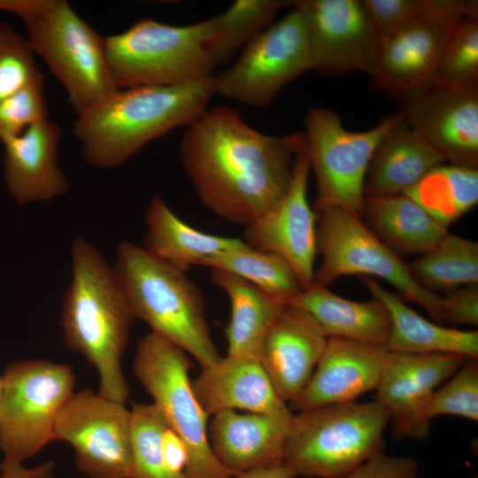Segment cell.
<instances>
[{
  "label": "cell",
  "mask_w": 478,
  "mask_h": 478,
  "mask_svg": "<svg viewBox=\"0 0 478 478\" xmlns=\"http://www.w3.org/2000/svg\"><path fill=\"white\" fill-rule=\"evenodd\" d=\"M212 76L183 85L116 90L77 117L73 134L84 158L97 167H116L151 141L189 127L215 95Z\"/></svg>",
  "instance_id": "obj_2"
},
{
  "label": "cell",
  "mask_w": 478,
  "mask_h": 478,
  "mask_svg": "<svg viewBox=\"0 0 478 478\" xmlns=\"http://www.w3.org/2000/svg\"><path fill=\"white\" fill-rule=\"evenodd\" d=\"M1 390H2V376H0V395H1Z\"/></svg>",
  "instance_id": "obj_44"
},
{
  "label": "cell",
  "mask_w": 478,
  "mask_h": 478,
  "mask_svg": "<svg viewBox=\"0 0 478 478\" xmlns=\"http://www.w3.org/2000/svg\"><path fill=\"white\" fill-rule=\"evenodd\" d=\"M133 319L115 269L91 244L76 239L62 307L66 344L96 368L98 393L120 404L128 397L121 358Z\"/></svg>",
  "instance_id": "obj_3"
},
{
  "label": "cell",
  "mask_w": 478,
  "mask_h": 478,
  "mask_svg": "<svg viewBox=\"0 0 478 478\" xmlns=\"http://www.w3.org/2000/svg\"><path fill=\"white\" fill-rule=\"evenodd\" d=\"M476 478V477H475Z\"/></svg>",
  "instance_id": "obj_45"
},
{
  "label": "cell",
  "mask_w": 478,
  "mask_h": 478,
  "mask_svg": "<svg viewBox=\"0 0 478 478\" xmlns=\"http://www.w3.org/2000/svg\"><path fill=\"white\" fill-rule=\"evenodd\" d=\"M445 162L436 150L409 127L403 117L374 150L366 175L365 197L403 194Z\"/></svg>",
  "instance_id": "obj_24"
},
{
  "label": "cell",
  "mask_w": 478,
  "mask_h": 478,
  "mask_svg": "<svg viewBox=\"0 0 478 478\" xmlns=\"http://www.w3.org/2000/svg\"><path fill=\"white\" fill-rule=\"evenodd\" d=\"M310 69L305 24L293 8L249 42L230 67L212 76L214 92L263 108L285 85Z\"/></svg>",
  "instance_id": "obj_12"
},
{
  "label": "cell",
  "mask_w": 478,
  "mask_h": 478,
  "mask_svg": "<svg viewBox=\"0 0 478 478\" xmlns=\"http://www.w3.org/2000/svg\"><path fill=\"white\" fill-rule=\"evenodd\" d=\"M403 112L383 119L365 131L346 129L340 117L324 107H312L305 116L304 153L317 185L314 210L338 206L362 216L364 185L374 150Z\"/></svg>",
  "instance_id": "obj_11"
},
{
  "label": "cell",
  "mask_w": 478,
  "mask_h": 478,
  "mask_svg": "<svg viewBox=\"0 0 478 478\" xmlns=\"http://www.w3.org/2000/svg\"><path fill=\"white\" fill-rule=\"evenodd\" d=\"M131 413L132 478H186L168 468L164 437L168 425L154 404H134Z\"/></svg>",
  "instance_id": "obj_35"
},
{
  "label": "cell",
  "mask_w": 478,
  "mask_h": 478,
  "mask_svg": "<svg viewBox=\"0 0 478 478\" xmlns=\"http://www.w3.org/2000/svg\"><path fill=\"white\" fill-rule=\"evenodd\" d=\"M363 217L368 228L399 257L422 255L448 233V227L405 194L366 196Z\"/></svg>",
  "instance_id": "obj_28"
},
{
  "label": "cell",
  "mask_w": 478,
  "mask_h": 478,
  "mask_svg": "<svg viewBox=\"0 0 478 478\" xmlns=\"http://www.w3.org/2000/svg\"><path fill=\"white\" fill-rule=\"evenodd\" d=\"M48 119L43 75H37L0 100V142L18 136Z\"/></svg>",
  "instance_id": "obj_38"
},
{
  "label": "cell",
  "mask_w": 478,
  "mask_h": 478,
  "mask_svg": "<svg viewBox=\"0 0 478 478\" xmlns=\"http://www.w3.org/2000/svg\"><path fill=\"white\" fill-rule=\"evenodd\" d=\"M373 297L386 307L390 333L386 348L405 353H446L468 358L478 357V332L445 328L428 320L410 308L403 298L371 277H361Z\"/></svg>",
  "instance_id": "obj_25"
},
{
  "label": "cell",
  "mask_w": 478,
  "mask_h": 478,
  "mask_svg": "<svg viewBox=\"0 0 478 478\" xmlns=\"http://www.w3.org/2000/svg\"><path fill=\"white\" fill-rule=\"evenodd\" d=\"M209 19L171 25L143 18L104 37L112 79L119 89L183 85L212 77L216 66L206 50Z\"/></svg>",
  "instance_id": "obj_7"
},
{
  "label": "cell",
  "mask_w": 478,
  "mask_h": 478,
  "mask_svg": "<svg viewBox=\"0 0 478 478\" xmlns=\"http://www.w3.org/2000/svg\"><path fill=\"white\" fill-rule=\"evenodd\" d=\"M145 249L167 265L187 272L214 256L247 245L237 238L198 230L183 221L160 196L151 197L146 211Z\"/></svg>",
  "instance_id": "obj_26"
},
{
  "label": "cell",
  "mask_w": 478,
  "mask_h": 478,
  "mask_svg": "<svg viewBox=\"0 0 478 478\" xmlns=\"http://www.w3.org/2000/svg\"><path fill=\"white\" fill-rule=\"evenodd\" d=\"M466 358L456 354L389 351L374 389L375 400L388 411L397 436L427 437L430 422L423 418V407L431 394L451 377Z\"/></svg>",
  "instance_id": "obj_17"
},
{
  "label": "cell",
  "mask_w": 478,
  "mask_h": 478,
  "mask_svg": "<svg viewBox=\"0 0 478 478\" xmlns=\"http://www.w3.org/2000/svg\"><path fill=\"white\" fill-rule=\"evenodd\" d=\"M406 98L409 127L450 164L478 167V83L431 86Z\"/></svg>",
  "instance_id": "obj_16"
},
{
  "label": "cell",
  "mask_w": 478,
  "mask_h": 478,
  "mask_svg": "<svg viewBox=\"0 0 478 478\" xmlns=\"http://www.w3.org/2000/svg\"><path fill=\"white\" fill-rule=\"evenodd\" d=\"M211 448L217 459L236 475L257 467L283 464L292 412L239 413L225 410L212 415Z\"/></svg>",
  "instance_id": "obj_21"
},
{
  "label": "cell",
  "mask_w": 478,
  "mask_h": 478,
  "mask_svg": "<svg viewBox=\"0 0 478 478\" xmlns=\"http://www.w3.org/2000/svg\"><path fill=\"white\" fill-rule=\"evenodd\" d=\"M211 279L230 303V320L225 328L227 355L258 357L267 330L286 305L231 273L211 269Z\"/></svg>",
  "instance_id": "obj_29"
},
{
  "label": "cell",
  "mask_w": 478,
  "mask_h": 478,
  "mask_svg": "<svg viewBox=\"0 0 478 478\" xmlns=\"http://www.w3.org/2000/svg\"><path fill=\"white\" fill-rule=\"evenodd\" d=\"M202 266L231 273L284 305H289L303 289L287 261L248 244L214 256Z\"/></svg>",
  "instance_id": "obj_33"
},
{
  "label": "cell",
  "mask_w": 478,
  "mask_h": 478,
  "mask_svg": "<svg viewBox=\"0 0 478 478\" xmlns=\"http://www.w3.org/2000/svg\"><path fill=\"white\" fill-rule=\"evenodd\" d=\"M407 265L415 281L431 292L476 285L478 243L448 232L430 251Z\"/></svg>",
  "instance_id": "obj_32"
},
{
  "label": "cell",
  "mask_w": 478,
  "mask_h": 478,
  "mask_svg": "<svg viewBox=\"0 0 478 478\" xmlns=\"http://www.w3.org/2000/svg\"><path fill=\"white\" fill-rule=\"evenodd\" d=\"M289 305L306 311L327 337L386 347L390 333L389 314L374 297L366 302L353 301L313 282L302 289Z\"/></svg>",
  "instance_id": "obj_27"
},
{
  "label": "cell",
  "mask_w": 478,
  "mask_h": 478,
  "mask_svg": "<svg viewBox=\"0 0 478 478\" xmlns=\"http://www.w3.org/2000/svg\"><path fill=\"white\" fill-rule=\"evenodd\" d=\"M442 297L443 322L468 326L478 324V284L446 291Z\"/></svg>",
  "instance_id": "obj_41"
},
{
  "label": "cell",
  "mask_w": 478,
  "mask_h": 478,
  "mask_svg": "<svg viewBox=\"0 0 478 478\" xmlns=\"http://www.w3.org/2000/svg\"><path fill=\"white\" fill-rule=\"evenodd\" d=\"M114 269L134 318L189 353L202 368L221 359L206 320L203 294L185 272L129 242L120 244Z\"/></svg>",
  "instance_id": "obj_4"
},
{
  "label": "cell",
  "mask_w": 478,
  "mask_h": 478,
  "mask_svg": "<svg viewBox=\"0 0 478 478\" xmlns=\"http://www.w3.org/2000/svg\"><path fill=\"white\" fill-rule=\"evenodd\" d=\"M389 350L382 345L328 337L324 351L306 386L291 403L294 409H309L356 401L375 389Z\"/></svg>",
  "instance_id": "obj_18"
},
{
  "label": "cell",
  "mask_w": 478,
  "mask_h": 478,
  "mask_svg": "<svg viewBox=\"0 0 478 478\" xmlns=\"http://www.w3.org/2000/svg\"><path fill=\"white\" fill-rule=\"evenodd\" d=\"M288 0H237L221 13L209 18L211 35L206 50L217 66L228 63L256 35L273 24Z\"/></svg>",
  "instance_id": "obj_31"
},
{
  "label": "cell",
  "mask_w": 478,
  "mask_h": 478,
  "mask_svg": "<svg viewBox=\"0 0 478 478\" xmlns=\"http://www.w3.org/2000/svg\"><path fill=\"white\" fill-rule=\"evenodd\" d=\"M311 69L327 73H371L380 31L363 0H297Z\"/></svg>",
  "instance_id": "obj_14"
},
{
  "label": "cell",
  "mask_w": 478,
  "mask_h": 478,
  "mask_svg": "<svg viewBox=\"0 0 478 478\" xmlns=\"http://www.w3.org/2000/svg\"><path fill=\"white\" fill-rule=\"evenodd\" d=\"M55 440L72 445L89 478H132L131 413L90 389L73 392L55 423Z\"/></svg>",
  "instance_id": "obj_13"
},
{
  "label": "cell",
  "mask_w": 478,
  "mask_h": 478,
  "mask_svg": "<svg viewBox=\"0 0 478 478\" xmlns=\"http://www.w3.org/2000/svg\"><path fill=\"white\" fill-rule=\"evenodd\" d=\"M75 382L70 366L46 359L19 360L5 368L0 395L4 459L22 463L55 440L57 417Z\"/></svg>",
  "instance_id": "obj_10"
},
{
  "label": "cell",
  "mask_w": 478,
  "mask_h": 478,
  "mask_svg": "<svg viewBox=\"0 0 478 478\" xmlns=\"http://www.w3.org/2000/svg\"><path fill=\"white\" fill-rule=\"evenodd\" d=\"M52 462L26 468L21 463L3 459L0 463V478H52Z\"/></svg>",
  "instance_id": "obj_42"
},
{
  "label": "cell",
  "mask_w": 478,
  "mask_h": 478,
  "mask_svg": "<svg viewBox=\"0 0 478 478\" xmlns=\"http://www.w3.org/2000/svg\"><path fill=\"white\" fill-rule=\"evenodd\" d=\"M317 253L321 262L313 282L328 286L345 275L374 276L393 286L407 301L443 322V297L420 286L408 265L385 245L354 212L338 206L314 210Z\"/></svg>",
  "instance_id": "obj_9"
},
{
  "label": "cell",
  "mask_w": 478,
  "mask_h": 478,
  "mask_svg": "<svg viewBox=\"0 0 478 478\" xmlns=\"http://www.w3.org/2000/svg\"><path fill=\"white\" fill-rule=\"evenodd\" d=\"M192 386L209 415L225 410L290 412L256 356L227 354L216 365L202 368Z\"/></svg>",
  "instance_id": "obj_23"
},
{
  "label": "cell",
  "mask_w": 478,
  "mask_h": 478,
  "mask_svg": "<svg viewBox=\"0 0 478 478\" xmlns=\"http://www.w3.org/2000/svg\"><path fill=\"white\" fill-rule=\"evenodd\" d=\"M341 478H419L417 462L381 452Z\"/></svg>",
  "instance_id": "obj_40"
},
{
  "label": "cell",
  "mask_w": 478,
  "mask_h": 478,
  "mask_svg": "<svg viewBox=\"0 0 478 478\" xmlns=\"http://www.w3.org/2000/svg\"><path fill=\"white\" fill-rule=\"evenodd\" d=\"M403 194L448 227L477 204L478 168L442 164Z\"/></svg>",
  "instance_id": "obj_30"
},
{
  "label": "cell",
  "mask_w": 478,
  "mask_h": 478,
  "mask_svg": "<svg viewBox=\"0 0 478 478\" xmlns=\"http://www.w3.org/2000/svg\"><path fill=\"white\" fill-rule=\"evenodd\" d=\"M41 73L27 38L0 21V100Z\"/></svg>",
  "instance_id": "obj_39"
},
{
  "label": "cell",
  "mask_w": 478,
  "mask_h": 478,
  "mask_svg": "<svg viewBox=\"0 0 478 478\" xmlns=\"http://www.w3.org/2000/svg\"><path fill=\"white\" fill-rule=\"evenodd\" d=\"M60 137V127L47 119L2 143L4 182L16 203L52 200L66 192L58 164Z\"/></svg>",
  "instance_id": "obj_22"
},
{
  "label": "cell",
  "mask_w": 478,
  "mask_h": 478,
  "mask_svg": "<svg viewBox=\"0 0 478 478\" xmlns=\"http://www.w3.org/2000/svg\"><path fill=\"white\" fill-rule=\"evenodd\" d=\"M422 415L428 422L439 415L478 420L477 358H466L451 378L431 394L423 407Z\"/></svg>",
  "instance_id": "obj_37"
},
{
  "label": "cell",
  "mask_w": 478,
  "mask_h": 478,
  "mask_svg": "<svg viewBox=\"0 0 478 478\" xmlns=\"http://www.w3.org/2000/svg\"><path fill=\"white\" fill-rule=\"evenodd\" d=\"M191 366L184 351L150 331L137 343L133 371L186 449V478H235L211 448L209 414L194 392Z\"/></svg>",
  "instance_id": "obj_8"
},
{
  "label": "cell",
  "mask_w": 478,
  "mask_h": 478,
  "mask_svg": "<svg viewBox=\"0 0 478 478\" xmlns=\"http://www.w3.org/2000/svg\"><path fill=\"white\" fill-rule=\"evenodd\" d=\"M453 27L419 23L380 31L370 73L374 84L405 97L433 86L443 50Z\"/></svg>",
  "instance_id": "obj_20"
},
{
  "label": "cell",
  "mask_w": 478,
  "mask_h": 478,
  "mask_svg": "<svg viewBox=\"0 0 478 478\" xmlns=\"http://www.w3.org/2000/svg\"><path fill=\"white\" fill-rule=\"evenodd\" d=\"M295 472L287 465L257 467L236 475L235 478H295Z\"/></svg>",
  "instance_id": "obj_43"
},
{
  "label": "cell",
  "mask_w": 478,
  "mask_h": 478,
  "mask_svg": "<svg viewBox=\"0 0 478 478\" xmlns=\"http://www.w3.org/2000/svg\"><path fill=\"white\" fill-rule=\"evenodd\" d=\"M304 150L303 133L266 135L233 108L217 106L186 127L180 158L200 202L245 227L283 197Z\"/></svg>",
  "instance_id": "obj_1"
},
{
  "label": "cell",
  "mask_w": 478,
  "mask_h": 478,
  "mask_svg": "<svg viewBox=\"0 0 478 478\" xmlns=\"http://www.w3.org/2000/svg\"><path fill=\"white\" fill-rule=\"evenodd\" d=\"M478 83V10L451 29L443 50L434 85L459 88Z\"/></svg>",
  "instance_id": "obj_36"
},
{
  "label": "cell",
  "mask_w": 478,
  "mask_h": 478,
  "mask_svg": "<svg viewBox=\"0 0 478 478\" xmlns=\"http://www.w3.org/2000/svg\"><path fill=\"white\" fill-rule=\"evenodd\" d=\"M328 337L304 309L286 305L267 330L258 358L281 398L290 404L309 382Z\"/></svg>",
  "instance_id": "obj_19"
},
{
  "label": "cell",
  "mask_w": 478,
  "mask_h": 478,
  "mask_svg": "<svg viewBox=\"0 0 478 478\" xmlns=\"http://www.w3.org/2000/svg\"><path fill=\"white\" fill-rule=\"evenodd\" d=\"M0 12L24 22L34 53L65 87L79 117L114 93L104 37L66 0H0Z\"/></svg>",
  "instance_id": "obj_5"
},
{
  "label": "cell",
  "mask_w": 478,
  "mask_h": 478,
  "mask_svg": "<svg viewBox=\"0 0 478 478\" xmlns=\"http://www.w3.org/2000/svg\"><path fill=\"white\" fill-rule=\"evenodd\" d=\"M379 31L411 24L453 27L466 14L478 10L469 0H363Z\"/></svg>",
  "instance_id": "obj_34"
},
{
  "label": "cell",
  "mask_w": 478,
  "mask_h": 478,
  "mask_svg": "<svg viewBox=\"0 0 478 478\" xmlns=\"http://www.w3.org/2000/svg\"><path fill=\"white\" fill-rule=\"evenodd\" d=\"M310 165L304 152L295 161L283 197L264 215L244 227L251 248L280 256L294 270L303 289L314 279L317 218L307 197Z\"/></svg>",
  "instance_id": "obj_15"
},
{
  "label": "cell",
  "mask_w": 478,
  "mask_h": 478,
  "mask_svg": "<svg viewBox=\"0 0 478 478\" xmlns=\"http://www.w3.org/2000/svg\"><path fill=\"white\" fill-rule=\"evenodd\" d=\"M389 421L376 400L299 412L290 422L283 463L297 476L341 478L382 452Z\"/></svg>",
  "instance_id": "obj_6"
}]
</instances>
